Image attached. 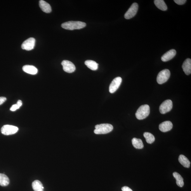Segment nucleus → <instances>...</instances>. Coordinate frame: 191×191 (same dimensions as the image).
<instances>
[{
    "instance_id": "nucleus-1",
    "label": "nucleus",
    "mask_w": 191,
    "mask_h": 191,
    "mask_svg": "<svg viewBox=\"0 0 191 191\" xmlns=\"http://www.w3.org/2000/svg\"><path fill=\"white\" fill-rule=\"evenodd\" d=\"M86 23L79 21H70L63 23L61 27L64 29L73 30H79L86 27Z\"/></svg>"
},
{
    "instance_id": "nucleus-2",
    "label": "nucleus",
    "mask_w": 191,
    "mask_h": 191,
    "mask_svg": "<svg viewBox=\"0 0 191 191\" xmlns=\"http://www.w3.org/2000/svg\"><path fill=\"white\" fill-rule=\"evenodd\" d=\"M95 129L94 131L96 134H105L109 133L113 129L111 124H102L97 125L95 126Z\"/></svg>"
},
{
    "instance_id": "nucleus-3",
    "label": "nucleus",
    "mask_w": 191,
    "mask_h": 191,
    "mask_svg": "<svg viewBox=\"0 0 191 191\" xmlns=\"http://www.w3.org/2000/svg\"><path fill=\"white\" fill-rule=\"evenodd\" d=\"M150 112L149 105H141L137 111L136 117L139 120L145 119L149 115Z\"/></svg>"
},
{
    "instance_id": "nucleus-4",
    "label": "nucleus",
    "mask_w": 191,
    "mask_h": 191,
    "mask_svg": "<svg viewBox=\"0 0 191 191\" xmlns=\"http://www.w3.org/2000/svg\"><path fill=\"white\" fill-rule=\"evenodd\" d=\"M170 76V72L168 69H165L160 71L157 77V82L159 84L165 83Z\"/></svg>"
},
{
    "instance_id": "nucleus-5",
    "label": "nucleus",
    "mask_w": 191,
    "mask_h": 191,
    "mask_svg": "<svg viewBox=\"0 0 191 191\" xmlns=\"http://www.w3.org/2000/svg\"><path fill=\"white\" fill-rule=\"evenodd\" d=\"M18 130V128L17 127L8 125H5L1 129L2 133L5 135L15 134Z\"/></svg>"
},
{
    "instance_id": "nucleus-6",
    "label": "nucleus",
    "mask_w": 191,
    "mask_h": 191,
    "mask_svg": "<svg viewBox=\"0 0 191 191\" xmlns=\"http://www.w3.org/2000/svg\"><path fill=\"white\" fill-rule=\"evenodd\" d=\"M173 107V102L171 100H167L163 102L160 105L159 107V111L162 114L170 111Z\"/></svg>"
},
{
    "instance_id": "nucleus-7",
    "label": "nucleus",
    "mask_w": 191,
    "mask_h": 191,
    "mask_svg": "<svg viewBox=\"0 0 191 191\" xmlns=\"http://www.w3.org/2000/svg\"><path fill=\"white\" fill-rule=\"evenodd\" d=\"M138 5L137 3H134L127 11L124 15V17L126 19H129L135 16L137 12Z\"/></svg>"
},
{
    "instance_id": "nucleus-8",
    "label": "nucleus",
    "mask_w": 191,
    "mask_h": 191,
    "mask_svg": "<svg viewBox=\"0 0 191 191\" xmlns=\"http://www.w3.org/2000/svg\"><path fill=\"white\" fill-rule=\"evenodd\" d=\"M122 81V79L120 77L115 78L113 80L109 87V91L110 93H114L117 90L121 85Z\"/></svg>"
},
{
    "instance_id": "nucleus-9",
    "label": "nucleus",
    "mask_w": 191,
    "mask_h": 191,
    "mask_svg": "<svg viewBox=\"0 0 191 191\" xmlns=\"http://www.w3.org/2000/svg\"><path fill=\"white\" fill-rule=\"evenodd\" d=\"M35 40L34 38H30L23 42L21 48L26 50H31L34 48Z\"/></svg>"
},
{
    "instance_id": "nucleus-10",
    "label": "nucleus",
    "mask_w": 191,
    "mask_h": 191,
    "mask_svg": "<svg viewBox=\"0 0 191 191\" xmlns=\"http://www.w3.org/2000/svg\"><path fill=\"white\" fill-rule=\"evenodd\" d=\"M61 65L63 66V70L66 72L72 73L74 72L76 69L74 64L69 61H63Z\"/></svg>"
},
{
    "instance_id": "nucleus-11",
    "label": "nucleus",
    "mask_w": 191,
    "mask_h": 191,
    "mask_svg": "<svg viewBox=\"0 0 191 191\" xmlns=\"http://www.w3.org/2000/svg\"><path fill=\"white\" fill-rule=\"evenodd\" d=\"M176 54L175 50H170L162 56L161 60L163 62H167L172 59L176 56Z\"/></svg>"
},
{
    "instance_id": "nucleus-12",
    "label": "nucleus",
    "mask_w": 191,
    "mask_h": 191,
    "mask_svg": "<svg viewBox=\"0 0 191 191\" xmlns=\"http://www.w3.org/2000/svg\"><path fill=\"white\" fill-rule=\"evenodd\" d=\"M173 127V124L171 121H167L162 122L159 126V129L162 132H166L171 130Z\"/></svg>"
},
{
    "instance_id": "nucleus-13",
    "label": "nucleus",
    "mask_w": 191,
    "mask_h": 191,
    "mask_svg": "<svg viewBox=\"0 0 191 191\" xmlns=\"http://www.w3.org/2000/svg\"><path fill=\"white\" fill-rule=\"evenodd\" d=\"M184 72L187 75H189L191 73V60L187 58L184 61L182 66Z\"/></svg>"
},
{
    "instance_id": "nucleus-14",
    "label": "nucleus",
    "mask_w": 191,
    "mask_h": 191,
    "mask_svg": "<svg viewBox=\"0 0 191 191\" xmlns=\"http://www.w3.org/2000/svg\"><path fill=\"white\" fill-rule=\"evenodd\" d=\"M39 6L40 8L44 12L46 13L51 12L52 10L51 6L46 1L41 0L39 2Z\"/></svg>"
},
{
    "instance_id": "nucleus-15",
    "label": "nucleus",
    "mask_w": 191,
    "mask_h": 191,
    "mask_svg": "<svg viewBox=\"0 0 191 191\" xmlns=\"http://www.w3.org/2000/svg\"><path fill=\"white\" fill-rule=\"evenodd\" d=\"M22 69L26 73L32 75L36 74L38 71L37 68L32 65H25L23 66Z\"/></svg>"
},
{
    "instance_id": "nucleus-16",
    "label": "nucleus",
    "mask_w": 191,
    "mask_h": 191,
    "mask_svg": "<svg viewBox=\"0 0 191 191\" xmlns=\"http://www.w3.org/2000/svg\"><path fill=\"white\" fill-rule=\"evenodd\" d=\"M179 162L186 168H189L190 167V162L187 157L183 155H181L179 157Z\"/></svg>"
},
{
    "instance_id": "nucleus-17",
    "label": "nucleus",
    "mask_w": 191,
    "mask_h": 191,
    "mask_svg": "<svg viewBox=\"0 0 191 191\" xmlns=\"http://www.w3.org/2000/svg\"><path fill=\"white\" fill-rule=\"evenodd\" d=\"M154 3L156 6L160 10L164 11L167 10V6L163 0H155Z\"/></svg>"
},
{
    "instance_id": "nucleus-18",
    "label": "nucleus",
    "mask_w": 191,
    "mask_h": 191,
    "mask_svg": "<svg viewBox=\"0 0 191 191\" xmlns=\"http://www.w3.org/2000/svg\"><path fill=\"white\" fill-rule=\"evenodd\" d=\"M10 180L6 174L0 173V185L2 187H6L9 185Z\"/></svg>"
},
{
    "instance_id": "nucleus-19",
    "label": "nucleus",
    "mask_w": 191,
    "mask_h": 191,
    "mask_svg": "<svg viewBox=\"0 0 191 191\" xmlns=\"http://www.w3.org/2000/svg\"><path fill=\"white\" fill-rule=\"evenodd\" d=\"M132 144L133 147L138 149H141L144 147L142 141L140 139L134 138L132 140Z\"/></svg>"
},
{
    "instance_id": "nucleus-20",
    "label": "nucleus",
    "mask_w": 191,
    "mask_h": 191,
    "mask_svg": "<svg viewBox=\"0 0 191 191\" xmlns=\"http://www.w3.org/2000/svg\"><path fill=\"white\" fill-rule=\"evenodd\" d=\"M85 65L89 69L93 70H97L98 68V64L95 61L91 60H88L85 61Z\"/></svg>"
},
{
    "instance_id": "nucleus-21",
    "label": "nucleus",
    "mask_w": 191,
    "mask_h": 191,
    "mask_svg": "<svg viewBox=\"0 0 191 191\" xmlns=\"http://www.w3.org/2000/svg\"><path fill=\"white\" fill-rule=\"evenodd\" d=\"M32 187L34 191H44L43 185L41 181L38 180L34 181L32 183Z\"/></svg>"
},
{
    "instance_id": "nucleus-22",
    "label": "nucleus",
    "mask_w": 191,
    "mask_h": 191,
    "mask_svg": "<svg viewBox=\"0 0 191 191\" xmlns=\"http://www.w3.org/2000/svg\"><path fill=\"white\" fill-rule=\"evenodd\" d=\"M174 178L176 180V184L179 187H182L184 185L183 179L182 177L177 172H174L173 174Z\"/></svg>"
},
{
    "instance_id": "nucleus-23",
    "label": "nucleus",
    "mask_w": 191,
    "mask_h": 191,
    "mask_svg": "<svg viewBox=\"0 0 191 191\" xmlns=\"http://www.w3.org/2000/svg\"><path fill=\"white\" fill-rule=\"evenodd\" d=\"M143 136L145 139L146 141L149 144L152 143L155 140L154 136L150 133L145 132L144 133Z\"/></svg>"
},
{
    "instance_id": "nucleus-24",
    "label": "nucleus",
    "mask_w": 191,
    "mask_h": 191,
    "mask_svg": "<svg viewBox=\"0 0 191 191\" xmlns=\"http://www.w3.org/2000/svg\"><path fill=\"white\" fill-rule=\"evenodd\" d=\"M174 1L179 5H182L185 4L187 1L186 0H174Z\"/></svg>"
},
{
    "instance_id": "nucleus-25",
    "label": "nucleus",
    "mask_w": 191,
    "mask_h": 191,
    "mask_svg": "<svg viewBox=\"0 0 191 191\" xmlns=\"http://www.w3.org/2000/svg\"><path fill=\"white\" fill-rule=\"evenodd\" d=\"M20 107L19 106L16 104L14 105L11 106L10 110L11 111H15L16 110L19 109Z\"/></svg>"
},
{
    "instance_id": "nucleus-26",
    "label": "nucleus",
    "mask_w": 191,
    "mask_h": 191,
    "mask_svg": "<svg viewBox=\"0 0 191 191\" xmlns=\"http://www.w3.org/2000/svg\"><path fill=\"white\" fill-rule=\"evenodd\" d=\"M122 191H133L131 188L127 186H124L121 188Z\"/></svg>"
},
{
    "instance_id": "nucleus-27",
    "label": "nucleus",
    "mask_w": 191,
    "mask_h": 191,
    "mask_svg": "<svg viewBox=\"0 0 191 191\" xmlns=\"http://www.w3.org/2000/svg\"><path fill=\"white\" fill-rule=\"evenodd\" d=\"M6 100V98L5 97H0V105L3 103Z\"/></svg>"
},
{
    "instance_id": "nucleus-28",
    "label": "nucleus",
    "mask_w": 191,
    "mask_h": 191,
    "mask_svg": "<svg viewBox=\"0 0 191 191\" xmlns=\"http://www.w3.org/2000/svg\"><path fill=\"white\" fill-rule=\"evenodd\" d=\"M16 104H17L20 107L21 106H22V101L20 100H18L17 103Z\"/></svg>"
}]
</instances>
